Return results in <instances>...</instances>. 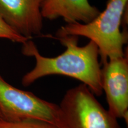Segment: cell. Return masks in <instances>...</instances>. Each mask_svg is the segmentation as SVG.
<instances>
[{"instance_id": "1", "label": "cell", "mask_w": 128, "mask_h": 128, "mask_svg": "<svg viewBox=\"0 0 128 128\" xmlns=\"http://www.w3.org/2000/svg\"><path fill=\"white\" fill-rule=\"evenodd\" d=\"M54 38L66 48L62 54L54 58L42 55L31 39L22 44L23 55L34 58L36 61L34 68L22 78L24 87H28L45 76H62L81 81L96 96H102V66L97 45L90 41L86 45L80 46L79 38L75 36Z\"/></svg>"}, {"instance_id": "2", "label": "cell", "mask_w": 128, "mask_h": 128, "mask_svg": "<svg viewBox=\"0 0 128 128\" xmlns=\"http://www.w3.org/2000/svg\"><path fill=\"white\" fill-rule=\"evenodd\" d=\"M128 0H108L106 7L88 23L66 24L58 30L55 38L84 37L97 45L103 64L110 58L124 55L127 36L121 26L127 10Z\"/></svg>"}, {"instance_id": "3", "label": "cell", "mask_w": 128, "mask_h": 128, "mask_svg": "<svg viewBox=\"0 0 128 128\" xmlns=\"http://www.w3.org/2000/svg\"><path fill=\"white\" fill-rule=\"evenodd\" d=\"M0 113L2 119L36 120L57 128H68L60 106L39 98L31 92L14 87L0 76Z\"/></svg>"}, {"instance_id": "4", "label": "cell", "mask_w": 128, "mask_h": 128, "mask_svg": "<svg viewBox=\"0 0 128 128\" xmlns=\"http://www.w3.org/2000/svg\"><path fill=\"white\" fill-rule=\"evenodd\" d=\"M59 106L68 128H122L85 84L68 90Z\"/></svg>"}, {"instance_id": "5", "label": "cell", "mask_w": 128, "mask_h": 128, "mask_svg": "<svg viewBox=\"0 0 128 128\" xmlns=\"http://www.w3.org/2000/svg\"><path fill=\"white\" fill-rule=\"evenodd\" d=\"M102 85L108 110L117 119L128 118V55L110 58L103 64Z\"/></svg>"}, {"instance_id": "6", "label": "cell", "mask_w": 128, "mask_h": 128, "mask_svg": "<svg viewBox=\"0 0 128 128\" xmlns=\"http://www.w3.org/2000/svg\"><path fill=\"white\" fill-rule=\"evenodd\" d=\"M44 0H0V16L14 31L28 39L42 34Z\"/></svg>"}, {"instance_id": "7", "label": "cell", "mask_w": 128, "mask_h": 128, "mask_svg": "<svg viewBox=\"0 0 128 128\" xmlns=\"http://www.w3.org/2000/svg\"><path fill=\"white\" fill-rule=\"evenodd\" d=\"M100 12L88 0H44L42 8L44 18H62L66 24L88 23Z\"/></svg>"}, {"instance_id": "8", "label": "cell", "mask_w": 128, "mask_h": 128, "mask_svg": "<svg viewBox=\"0 0 128 128\" xmlns=\"http://www.w3.org/2000/svg\"><path fill=\"white\" fill-rule=\"evenodd\" d=\"M0 128H57L48 123L36 120L12 122L0 119Z\"/></svg>"}, {"instance_id": "9", "label": "cell", "mask_w": 128, "mask_h": 128, "mask_svg": "<svg viewBox=\"0 0 128 128\" xmlns=\"http://www.w3.org/2000/svg\"><path fill=\"white\" fill-rule=\"evenodd\" d=\"M0 39L9 40L15 43L24 44L28 39L12 30L0 16Z\"/></svg>"}, {"instance_id": "10", "label": "cell", "mask_w": 128, "mask_h": 128, "mask_svg": "<svg viewBox=\"0 0 128 128\" xmlns=\"http://www.w3.org/2000/svg\"><path fill=\"white\" fill-rule=\"evenodd\" d=\"M0 119H2V115L1 114V113H0Z\"/></svg>"}]
</instances>
